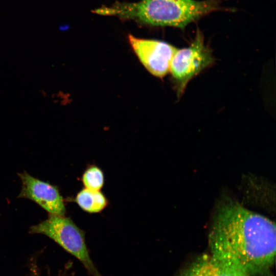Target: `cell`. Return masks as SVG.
I'll return each instance as SVG.
<instances>
[{
  "label": "cell",
  "instance_id": "1",
  "mask_svg": "<svg viewBox=\"0 0 276 276\" xmlns=\"http://www.w3.org/2000/svg\"><path fill=\"white\" fill-rule=\"evenodd\" d=\"M209 243L211 250L231 256L251 276L268 275L275 259V224L226 198L216 209Z\"/></svg>",
  "mask_w": 276,
  "mask_h": 276
},
{
  "label": "cell",
  "instance_id": "2",
  "mask_svg": "<svg viewBox=\"0 0 276 276\" xmlns=\"http://www.w3.org/2000/svg\"><path fill=\"white\" fill-rule=\"evenodd\" d=\"M219 9L218 0H141L131 3H116L95 9L94 12L152 26L183 29L190 22Z\"/></svg>",
  "mask_w": 276,
  "mask_h": 276
},
{
  "label": "cell",
  "instance_id": "3",
  "mask_svg": "<svg viewBox=\"0 0 276 276\" xmlns=\"http://www.w3.org/2000/svg\"><path fill=\"white\" fill-rule=\"evenodd\" d=\"M29 232L51 238L78 259L91 275L101 276L89 256L84 233L70 217L49 214L47 219L31 226Z\"/></svg>",
  "mask_w": 276,
  "mask_h": 276
},
{
  "label": "cell",
  "instance_id": "4",
  "mask_svg": "<svg viewBox=\"0 0 276 276\" xmlns=\"http://www.w3.org/2000/svg\"><path fill=\"white\" fill-rule=\"evenodd\" d=\"M212 52L204 42L202 33L197 30L190 45L177 49L171 62L170 71L175 83L179 97L188 82L203 70L214 63Z\"/></svg>",
  "mask_w": 276,
  "mask_h": 276
},
{
  "label": "cell",
  "instance_id": "5",
  "mask_svg": "<svg viewBox=\"0 0 276 276\" xmlns=\"http://www.w3.org/2000/svg\"><path fill=\"white\" fill-rule=\"evenodd\" d=\"M128 40L142 64L151 74L162 78L168 74L177 49L162 41L139 38L131 34Z\"/></svg>",
  "mask_w": 276,
  "mask_h": 276
},
{
  "label": "cell",
  "instance_id": "6",
  "mask_svg": "<svg viewBox=\"0 0 276 276\" xmlns=\"http://www.w3.org/2000/svg\"><path fill=\"white\" fill-rule=\"evenodd\" d=\"M18 176L22 183L18 198L34 201L50 214L65 216L64 200L56 186L35 178L26 172L18 173Z\"/></svg>",
  "mask_w": 276,
  "mask_h": 276
},
{
  "label": "cell",
  "instance_id": "7",
  "mask_svg": "<svg viewBox=\"0 0 276 276\" xmlns=\"http://www.w3.org/2000/svg\"><path fill=\"white\" fill-rule=\"evenodd\" d=\"M179 276H251L234 259L216 251L198 258Z\"/></svg>",
  "mask_w": 276,
  "mask_h": 276
},
{
  "label": "cell",
  "instance_id": "8",
  "mask_svg": "<svg viewBox=\"0 0 276 276\" xmlns=\"http://www.w3.org/2000/svg\"><path fill=\"white\" fill-rule=\"evenodd\" d=\"M75 201L82 210L89 213L101 212L108 204L106 197L101 192L86 188L77 193Z\"/></svg>",
  "mask_w": 276,
  "mask_h": 276
},
{
  "label": "cell",
  "instance_id": "9",
  "mask_svg": "<svg viewBox=\"0 0 276 276\" xmlns=\"http://www.w3.org/2000/svg\"><path fill=\"white\" fill-rule=\"evenodd\" d=\"M81 180L84 188L100 191L104 186V175L99 167L93 165L84 171Z\"/></svg>",
  "mask_w": 276,
  "mask_h": 276
}]
</instances>
